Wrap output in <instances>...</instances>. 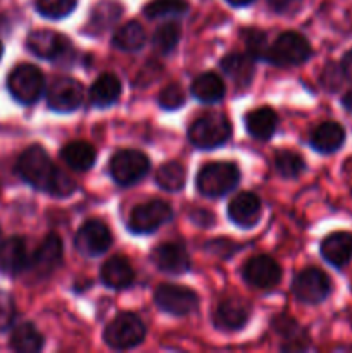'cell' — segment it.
Here are the masks:
<instances>
[{"label":"cell","mask_w":352,"mask_h":353,"mask_svg":"<svg viewBox=\"0 0 352 353\" xmlns=\"http://www.w3.org/2000/svg\"><path fill=\"white\" fill-rule=\"evenodd\" d=\"M17 174L30 186L54 196H69L76 190L75 181L55 168L47 152L38 145L26 148L17 159Z\"/></svg>","instance_id":"6da1fadb"},{"label":"cell","mask_w":352,"mask_h":353,"mask_svg":"<svg viewBox=\"0 0 352 353\" xmlns=\"http://www.w3.org/2000/svg\"><path fill=\"white\" fill-rule=\"evenodd\" d=\"M195 183L204 196L217 199L237 188L240 183V169L233 162H209L200 168Z\"/></svg>","instance_id":"7a4b0ae2"},{"label":"cell","mask_w":352,"mask_h":353,"mask_svg":"<svg viewBox=\"0 0 352 353\" xmlns=\"http://www.w3.org/2000/svg\"><path fill=\"white\" fill-rule=\"evenodd\" d=\"M311 55L313 48L306 37L297 31H285L268 48L264 61L275 65H300L309 61Z\"/></svg>","instance_id":"3957f363"},{"label":"cell","mask_w":352,"mask_h":353,"mask_svg":"<svg viewBox=\"0 0 352 353\" xmlns=\"http://www.w3.org/2000/svg\"><path fill=\"white\" fill-rule=\"evenodd\" d=\"M145 324L138 316L131 312L119 314L107 324L104 331V341L114 350H130L144 341Z\"/></svg>","instance_id":"277c9868"},{"label":"cell","mask_w":352,"mask_h":353,"mask_svg":"<svg viewBox=\"0 0 352 353\" xmlns=\"http://www.w3.org/2000/svg\"><path fill=\"white\" fill-rule=\"evenodd\" d=\"M231 137V124L221 114H206L199 117L188 130V140L193 147L213 150L226 143Z\"/></svg>","instance_id":"5b68a950"},{"label":"cell","mask_w":352,"mask_h":353,"mask_svg":"<svg viewBox=\"0 0 352 353\" xmlns=\"http://www.w3.org/2000/svg\"><path fill=\"white\" fill-rule=\"evenodd\" d=\"M7 88L12 99L23 105L38 102L45 90L43 72L33 64H21L10 71L7 78Z\"/></svg>","instance_id":"8992f818"},{"label":"cell","mask_w":352,"mask_h":353,"mask_svg":"<svg viewBox=\"0 0 352 353\" xmlns=\"http://www.w3.org/2000/svg\"><path fill=\"white\" fill-rule=\"evenodd\" d=\"M150 169V161L140 150H119L113 155L109 172L119 186H131L140 181Z\"/></svg>","instance_id":"52a82bcc"},{"label":"cell","mask_w":352,"mask_h":353,"mask_svg":"<svg viewBox=\"0 0 352 353\" xmlns=\"http://www.w3.org/2000/svg\"><path fill=\"white\" fill-rule=\"evenodd\" d=\"M293 295L307 305L324 302L331 293V281L324 271L317 268H307L293 279Z\"/></svg>","instance_id":"ba28073f"},{"label":"cell","mask_w":352,"mask_h":353,"mask_svg":"<svg viewBox=\"0 0 352 353\" xmlns=\"http://www.w3.org/2000/svg\"><path fill=\"white\" fill-rule=\"evenodd\" d=\"M159 309L171 316H188L199 307V296L193 290L179 285H161L154 293Z\"/></svg>","instance_id":"9c48e42d"},{"label":"cell","mask_w":352,"mask_h":353,"mask_svg":"<svg viewBox=\"0 0 352 353\" xmlns=\"http://www.w3.org/2000/svg\"><path fill=\"white\" fill-rule=\"evenodd\" d=\"M173 217V209L168 202L162 200H150L135 207L128 219V228L133 233H154L157 228L168 223Z\"/></svg>","instance_id":"30bf717a"},{"label":"cell","mask_w":352,"mask_h":353,"mask_svg":"<svg viewBox=\"0 0 352 353\" xmlns=\"http://www.w3.org/2000/svg\"><path fill=\"white\" fill-rule=\"evenodd\" d=\"M26 47L31 54L47 61H66L72 52L71 41L57 31L50 30L31 31Z\"/></svg>","instance_id":"8fae6325"},{"label":"cell","mask_w":352,"mask_h":353,"mask_svg":"<svg viewBox=\"0 0 352 353\" xmlns=\"http://www.w3.org/2000/svg\"><path fill=\"white\" fill-rule=\"evenodd\" d=\"M113 245L110 230L99 219H90L83 224L75 236V247L85 257H100Z\"/></svg>","instance_id":"7c38bea8"},{"label":"cell","mask_w":352,"mask_h":353,"mask_svg":"<svg viewBox=\"0 0 352 353\" xmlns=\"http://www.w3.org/2000/svg\"><path fill=\"white\" fill-rule=\"evenodd\" d=\"M244 279L254 288H273L282 279V269L278 262L269 255H255L244 265Z\"/></svg>","instance_id":"4fadbf2b"},{"label":"cell","mask_w":352,"mask_h":353,"mask_svg":"<svg viewBox=\"0 0 352 353\" xmlns=\"http://www.w3.org/2000/svg\"><path fill=\"white\" fill-rule=\"evenodd\" d=\"M47 102L55 112H72L83 102V86L72 78H57L48 88Z\"/></svg>","instance_id":"5bb4252c"},{"label":"cell","mask_w":352,"mask_h":353,"mask_svg":"<svg viewBox=\"0 0 352 353\" xmlns=\"http://www.w3.org/2000/svg\"><path fill=\"white\" fill-rule=\"evenodd\" d=\"M152 262L155 268L168 274H183L190 269V255L178 241H166L157 245L152 252Z\"/></svg>","instance_id":"9a60e30c"},{"label":"cell","mask_w":352,"mask_h":353,"mask_svg":"<svg viewBox=\"0 0 352 353\" xmlns=\"http://www.w3.org/2000/svg\"><path fill=\"white\" fill-rule=\"evenodd\" d=\"M28 265H30V255L23 238L12 236L0 243V274L16 276Z\"/></svg>","instance_id":"2e32d148"},{"label":"cell","mask_w":352,"mask_h":353,"mask_svg":"<svg viewBox=\"0 0 352 353\" xmlns=\"http://www.w3.org/2000/svg\"><path fill=\"white\" fill-rule=\"evenodd\" d=\"M62 262V241L57 234H48L43 241L40 243V247L37 248V252L33 254V257L30 259V265L33 268V271L38 276H50L55 269L61 265Z\"/></svg>","instance_id":"e0dca14e"},{"label":"cell","mask_w":352,"mask_h":353,"mask_svg":"<svg viewBox=\"0 0 352 353\" xmlns=\"http://www.w3.org/2000/svg\"><path fill=\"white\" fill-rule=\"evenodd\" d=\"M261 200L254 193H238L228 205V216L231 223L240 228H252L261 219Z\"/></svg>","instance_id":"ac0fdd59"},{"label":"cell","mask_w":352,"mask_h":353,"mask_svg":"<svg viewBox=\"0 0 352 353\" xmlns=\"http://www.w3.org/2000/svg\"><path fill=\"white\" fill-rule=\"evenodd\" d=\"M321 257L333 265L344 269L352 259V234L347 231H335L321 241Z\"/></svg>","instance_id":"d6986e66"},{"label":"cell","mask_w":352,"mask_h":353,"mask_svg":"<svg viewBox=\"0 0 352 353\" xmlns=\"http://www.w3.org/2000/svg\"><path fill=\"white\" fill-rule=\"evenodd\" d=\"M251 307L240 299H226L217 305L214 312V324L224 331H237L247 324Z\"/></svg>","instance_id":"ffe728a7"},{"label":"cell","mask_w":352,"mask_h":353,"mask_svg":"<svg viewBox=\"0 0 352 353\" xmlns=\"http://www.w3.org/2000/svg\"><path fill=\"white\" fill-rule=\"evenodd\" d=\"M311 147L320 154H333L340 150L342 145L345 143V130L342 124L335 121H326L321 123L320 126L314 128L309 138Z\"/></svg>","instance_id":"44dd1931"},{"label":"cell","mask_w":352,"mask_h":353,"mask_svg":"<svg viewBox=\"0 0 352 353\" xmlns=\"http://www.w3.org/2000/svg\"><path fill=\"white\" fill-rule=\"evenodd\" d=\"M100 278H102L104 285L109 286V288L123 290L133 283L135 271L126 259L121 257V255H114L102 265Z\"/></svg>","instance_id":"7402d4cb"},{"label":"cell","mask_w":352,"mask_h":353,"mask_svg":"<svg viewBox=\"0 0 352 353\" xmlns=\"http://www.w3.org/2000/svg\"><path fill=\"white\" fill-rule=\"evenodd\" d=\"M61 157L72 171L85 172L93 168L97 159V152L88 141L76 140L69 141L64 148L61 150Z\"/></svg>","instance_id":"603a6c76"},{"label":"cell","mask_w":352,"mask_h":353,"mask_svg":"<svg viewBox=\"0 0 352 353\" xmlns=\"http://www.w3.org/2000/svg\"><path fill=\"white\" fill-rule=\"evenodd\" d=\"M121 97V81L113 72H104L90 88V102L95 107H110Z\"/></svg>","instance_id":"cb8c5ba5"},{"label":"cell","mask_w":352,"mask_h":353,"mask_svg":"<svg viewBox=\"0 0 352 353\" xmlns=\"http://www.w3.org/2000/svg\"><path fill=\"white\" fill-rule=\"evenodd\" d=\"M278 126V116L269 107L254 109L245 116V128L248 134L257 140H269Z\"/></svg>","instance_id":"d4e9b609"},{"label":"cell","mask_w":352,"mask_h":353,"mask_svg":"<svg viewBox=\"0 0 352 353\" xmlns=\"http://www.w3.org/2000/svg\"><path fill=\"white\" fill-rule=\"evenodd\" d=\"M226 86L223 78L216 72H204L192 83V95L202 103H216L223 100Z\"/></svg>","instance_id":"484cf974"},{"label":"cell","mask_w":352,"mask_h":353,"mask_svg":"<svg viewBox=\"0 0 352 353\" xmlns=\"http://www.w3.org/2000/svg\"><path fill=\"white\" fill-rule=\"evenodd\" d=\"M221 68L230 76L237 86H247L252 81L255 65L251 55L245 54H228L221 61Z\"/></svg>","instance_id":"4316f807"},{"label":"cell","mask_w":352,"mask_h":353,"mask_svg":"<svg viewBox=\"0 0 352 353\" xmlns=\"http://www.w3.org/2000/svg\"><path fill=\"white\" fill-rule=\"evenodd\" d=\"M123 14V7L119 3L113 2V0H102L100 3H97L92 10V17H90V33L100 34L104 31L109 30L110 26H114V23H117V19Z\"/></svg>","instance_id":"83f0119b"},{"label":"cell","mask_w":352,"mask_h":353,"mask_svg":"<svg viewBox=\"0 0 352 353\" xmlns=\"http://www.w3.org/2000/svg\"><path fill=\"white\" fill-rule=\"evenodd\" d=\"M10 347L19 353H37L43 348V336L31 323H23L14 327Z\"/></svg>","instance_id":"f1b7e54d"},{"label":"cell","mask_w":352,"mask_h":353,"mask_svg":"<svg viewBox=\"0 0 352 353\" xmlns=\"http://www.w3.org/2000/svg\"><path fill=\"white\" fill-rule=\"evenodd\" d=\"M145 41H147V34H145L144 26L138 21H130L116 31L113 43L119 50L137 52L144 47Z\"/></svg>","instance_id":"f546056e"},{"label":"cell","mask_w":352,"mask_h":353,"mask_svg":"<svg viewBox=\"0 0 352 353\" xmlns=\"http://www.w3.org/2000/svg\"><path fill=\"white\" fill-rule=\"evenodd\" d=\"M155 181L166 192H179L186 183L185 165L178 161H169L161 165L155 174Z\"/></svg>","instance_id":"4dcf8cb0"},{"label":"cell","mask_w":352,"mask_h":353,"mask_svg":"<svg viewBox=\"0 0 352 353\" xmlns=\"http://www.w3.org/2000/svg\"><path fill=\"white\" fill-rule=\"evenodd\" d=\"M179 37H182V28L178 23L171 21V23H164L155 30L154 38H152V45L159 54H171L173 48L178 45Z\"/></svg>","instance_id":"1f68e13d"},{"label":"cell","mask_w":352,"mask_h":353,"mask_svg":"<svg viewBox=\"0 0 352 353\" xmlns=\"http://www.w3.org/2000/svg\"><path fill=\"white\" fill-rule=\"evenodd\" d=\"M188 10L186 0H152L144 9L145 16L150 19H161L169 16H182Z\"/></svg>","instance_id":"d6a6232c"},{"label":"cell","mask_w":352,"mask_h":353,"mask_svg":"<svg viewBox=\"0 0 352 353\" xmlns=\"http://www.w3.org/2000/svg\"><path fill=\"white\" fill-rule=\"evenodd\" d=\"M275 168L285 178H297L306 169V162L299 154L292 150H280L275 155Z\"/></svg>","instance_id":"836d02e7"},{"label":"cell","mask_w":352,"mask_h":353,"mask_svg":"<svg viewBox=\"0 0 352 353\" xmlns=\"http://www.w3.org/2000/svg\"><path fill=\"white\" fill-rule=\"evenodd\" d=\"M76 0H37V10L48 19H62L75 10Z\"/></svg>","instance_id":"e575fe53"},{"label":"cell","mask_w":352,"mask_h":353,"mask_svg":"<svg viewBox=\"0 0 352 353\" xmlns=\"http://www.w3.org/2000/svg\"><path fill=\"white\" fill-rule=\"evenodd\" d=\"M186 95L185 90L178 85V83H171V85L164 86L162 92L159 93V105L166 110H176L185 103Z\"/></svg>","instance_id":"d590c367"},{"label":"cell","mask_w":352,"mask_h":353,"mask_svg":"<svg viewBox=\"0 0 352 353\" xmlns=\"http://www.w3.org/2000/svg\"><path fill=\"white\" fill-rule=\"evenodd\" d=\"M244 41L247 45L248 54L254 57L264 59L266 52H268V43H266V34L259 30H245L244 31Z\"/></svg>","instance_id":"8d00e7d4"},{"label":"cell","mask_w":352,"mask_h":353,"mask_svg":"<svg viewBox=\"0 0 352 353\" xmlns=\"http://www.w3.org/2000/svg\"><path fill=\"white\" fill-rule=\"evenodd\" d=\"M14 317H16V305L9 293L0 292V331H6L12 326Z\"/></svg>","instance_id":"74e56055"},{"label":"cell","mask_w":352,"mask_h":353,"mask_svg":"<svg viewBox=\"0 0 352 353\" xmlns=\"http://www.w3.org/2000/svg\"><path fill=\"white\" fill-rule=\"evenodd\" d=\"M321 81H323V86L328 92H338L342 83H344V72H342L340 65L328 64L324 68L323 76H321Z\"/></svg>","instance_id":"f35d334b"},{"label":"cell","mask_w":352,"mask_h":353,"mask_svg":"<svg viewBox=\"0 0 352 353\" xmlns=\"http://www.w3.org/2000/svg\"><path fill=\"white\" fill-rule=\"evenodd\" d=\"M340 68H342V72H344V78L352 83V50H349L347 54L344 55Z\"/></svg>","instance_id":"ab89813d"},{"label":"cell","mask_w":352,"mask_h":353,"mask_svg":"<svg viewBox=\"0 0 352 353\" xmlns=\"http://www.w3.org/2000/svg\"><path fill=\"white\" fill-rule=\"evenodd\" d=\"M342 105H344V109L347 110V112L352 114V90L344 93V97H342Z\"/></svg>","instance_id":"60d3db41"},{"label":"cell","mask_w":352,"mask_h":353,"mask_svg":"<svg viewBox=\"0 0 352 353\" xmlns=\"http://www.w3.org/2000/svg\"><path fill=\"white\" fill-rule=\"evenodd\" d=\"M290 2H292V0H269V3H271L273 9H275V10H283V9H286Z\"/></svg>","instance_id":"b9f144b4"},{"label":"cell","mask_w":352,"mask_h":353,"mask_svg":"<svg viewBox=\"0 0 352 353\" xmlns=\"http://www.w3.org/2000/svg\"><path fill=\"white\" fill-rule=\"evenodd\" d=\"M228 2H230L231 6L242 7V6H248V3H252V2H254V0H228Z\"/></svg>","instance_id":"7bdbcfd3"},{"label":"cell","mask_w":352,"mask_h":353,"mask_svg":"<svg viewBox=\"0 0 352 353\" xmlns=\"http://www.w3.org/2000/svg\"><path fill=\"white\" fill-rule=\"evenodd\" d=\"M2 54H3V47H2V41H0V59H2Z\"/></svg>","instance_id":"ee69618b"}]
</instances>
